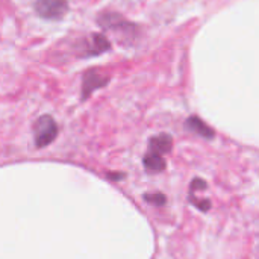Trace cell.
Wrapping results in <instances>:
<instances>
[{"label":"cell","mask_w":259,"mask_h":259,"mask_svg":"<svg viewBox=\"0 0 259 259\" xmlns=\"http://www.w3.org/2000/svg\"><path fill=\"white\" fill-rule=\"evenodd\" d=\"M191 202H193L197 208H200L203 212H206V211L209 209V206H211V202H209L208 199H202V202H200V200H197V199H194V197L191 196Z\"/></svg>","instance_id":"cell-10"},{"label":"cell","mask_w":259,"mask_h":259,"mask_svg":"<svg viewBox=\"0 0 259 259\" xmlns=\"http://www.w3.org/2000/svg\"><path fill=\"white\" fill-rule=\"evenodd\" d=\"M144 168L149 173H161L165 168V159L162 155L149 150V153L144 156Z\"/></svg>","instance_id":"cell-8"},{"label":"cell","mask_w":259,"mask_h":259,"mask_svg":"<svg viewBox=\"0 0 259 259\" xmlns=\"http://www.w3.org/2000/svg\"><path fill=\"white\" fill-rule=\"evenodd\" d=\"M109 82V77H105L99 74L96 70H90L83 74V82H82V100H87L97 88L105 87Z\"/></svg>","instance_id":"cell-4"},{"label":"cell","mask_w":259,"mask_h":259,"mask_svg":"<svg viewBox=\"0 0 259 259\" xmlns=\"http://www.w3.org/2000/svg\"><path fill=\"white\" fill-rule=\"evenodd\" d=\"M185 127H187L188 131H191V132H194V134H197V135L206 138V140L214 138V131H212L202 118H199V117H190V118L187 120V123H185Z\"/></svg>","instance_id":"cell-5"},{"label":"cell","mask_w":259,"mask_h":259,"mask_svg":"<svg viewBox=\"0 0 259 259\" xmlns=\"http://www.w3.org/2000/svg\"><path fill=\"white\" fill-rule=\"evenodd\" d=\"M97 23L103 30L121 32L120 38H134L135 33H137V26L134 23L127 21L126 18H123L117 12H103V14H100L99 18H97Z\"/></svg>","instance_id":"cell-1"},{"label":"cell","mask_w":259,"mask_h":259,"mask_svg":"<svg viewBox=\"0 0 259 259\" xmlns=\"http://www.w3.org/2000/svg\"><path fill=\"white\" fill-rule=\"evenodd\" d=\"M111 49L109 41L106 39V36L100 35V33H94L91 38V42L88 44V50L85 53V56H94V55H100L103 52H108Z\"/></svg>","instance_id":"cell-7"},{"label":"cell","mask_w":259,"mask_h":259,"mask_svg":"<svg viewBox=\"0 0 259 259\" xmlns=\"http://www.w3.org/2000/svg\"><path fill=\"white\" fill-rule=\"evenodd\" d=\"M191 188L193 190H205L206 188V182L202 181V179H194L193 184H191Z\"/></svg>","instance_id":"cell-11"},{"label":"cell","mask_w":259,"mask_h":259,"mask_svg":"<svg viewBox=\"0 0 259 259\" xmlns=\"http://www.w3.org/2000/svg\"><path fill=\"white\" fill-rule=\"evenodd\" d=\"M35 11L46 20H59L68 11L67 0H36Z\"/></svg>","instance_id":"cell-3"},{"label":"cell","mask_w":259,"mask_h":259,"mask_svg":"<svg viewBox=\"0 0 259 259\" xmlns=\"http://www.w3.org/2000/svg\"><path fill=\"white\" fill-rule=\"evenodd\" d=\"M171 146H173V140L168 134H161L158 137L150 138V141H149V150L159 153V155L168 153L171 150Z\"/></svg>","instance_id":"cell-6"},{"label":"cell","mask_w":259,"mask_h":259,"mask_svg":"<svg viewBox=\"0 0 259 259\" xmlns=\"http://www.w3.org/2000/svg\"><path fill=\"white\" fill-rule=\"evenodd\" d=\"M144 199L152 203V205H156V206H162L165 203V196L161 194V193H156V194H146Z\"/></svg>","instance_id":"cell-9"},{"label":"cell","mask_w":259,"mask_h":259,"mask_svg":"<svg viewBox=\"0 0 259 259\" xmlns=\"http://www.w3.org/2000/svg\"><path fill=\"white\" fill-rule=\"evenodd\" d=\"M33 132H35V146L47 147L58 137V124L50 115H42L36 120Z\"/></svg>","instance_id":"cell-2"}]
</instances>
